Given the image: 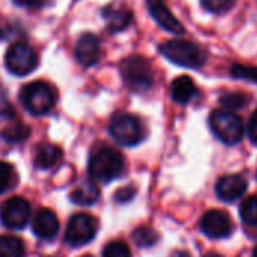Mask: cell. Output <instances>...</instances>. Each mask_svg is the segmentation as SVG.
I'll return each instance as SVG.
<instances>
[{"label":"cell","instance_id":"1","mask_svg":"<svg viewBox=\"0 0 257 257\" xmlns=\"http://www.w3.org/2000/svg\"><path fill=\"white\" fill-rule=\"evenodd\" d=\"M123 170H125V160L119 151L110 146H99L90 154L87 163V172L92 181L108 184L120 178Z\"/></svg>","mask_w":257,"mask_h":257},{"label":"cell","instance_id":"2","mask_svg":"<svg viewBox=\"0 0 257 257\" xmlns=\"http://www.w3.org/2000/svg\"><path fill=\"white\" fill-rule=\"evenodd\" d=\"M160 51L167 60L184 68L199 69L206 62V51L200 45L185 39L167 41L160 47Z\"/></svg>","mask_w":257,"mask_h":257},{"label":"cell","instance_id":"3","mask_svg":"<svg viewBox=\"0 0 257 257\" xmlns=\"http://www.w3.org/2000/svg\"><path fill=\"white\" fill-rule=\"evenodd\" d=\"M20 101L30 114L44 116L54 108L57 101V92L50 83L32 81L21 89Z\"/></svg>","mask_w":257,"mask_h":257},{"label":"cell","instance_id":"4","mask_svg":"<svg viewBox=\"0 0 257 257\" xmlns=\"http://www.w3.org/2000/svg\"><path fill=\"white\" fill-rule=\"evenodd\" d=\"M209 126L212 134L227 146L238 145L244 139L245 126L242 119L235 111L224 108L214 110L209 116Z\"/></svg>","mask_w":257,"mask_h":257},{"label":"cell","instance_id":"5","mask_svg":"<svg viewBox=\"0 0 257 257\" xmlns=\"http://www.w3.org/2000/svg\"><path fill=\"white\" fill-rule=\"evenodd\" d=\"M108 133L111 139L125 148L137 146L145 139V130L140 119L131 113H114L108 123Z\"/></svg>","mask_w":257,"mask_h":257},{"label":"cell","instance_id":"6","mask_svg":"<svg viewBox=\"0 0 257 257\" xmlns=\"http://www.w3.org/2000/svg\"><path fill=\"white\" fill-rule=\"evenodd\" d=\"M120 74L126 86L134 92L149 90L154 84V71L148 59L130 56L120 63Z\"/></svg>","mask_w":257,"mask_h":257},{"label":"cell","instance_id":"7","mask_svg":"<svg viewBox=\"0 0 257 257\" xmlns=\"http://www.w3.org/2000/svg\"><path fill=\"white\" fill-rule=\"evenodd\" d=\"M98 232V221L95 217L86 212L74 214L65 230V242L69 247L78 248L92 242Z\"/></svg>","mask_w":257,"mask_h":257},{"label":"cell","instance_id":"8","mask_svg":"<svg viewBox=\"0 0 257 257\" xmlns=\"http://www.w3.org/2000/svg\"><path fill=\"white\" fill-rule=\"evenodd\" d=\"M38 63L39 60L36 51L26 42L12 44L5 56V65L8 71L18 77L29 75L30 72H33Z\"/></svg>","mask_w":257,"mask_h":257},{"label":"cell","instance_id":"9","mask_svg":"<svg viewBox=\"0 0 257 257\" xmlns=\"http://www.w3.org/2000/svg\"><path fill=\"white\" fill-rule=\"evenodd\" d=\"M30 220V203L20 196L5 200L0 206V221L9 230H23Z\"/></svg>","mask_w":257,"mask_h":257},{"label":"cell","instance_id":"10","mask_svg":"<svg viewBox=\"0 0 257 257\" xmlns=\"http://www.w3.org/2000/svg\"><path fill=\"white\" fill-rule=\"evenodd\" d=\"M199 226L202 233L211 239L229 238L233 232V224L230 217L220 209H211L205 212Z\"/></svg>","mask_w":257,"mask_h":257},{"label":"cell","instance_id":"11","mask_svg":"<svg viewBox=\"0 0 257 257\" xmlns=\"http://www.w3.org/2000/svg\"><path fill=\"white\" fill-rule=\"evenodd\" d=\"M248 190L247 179L242 175H224L215 184V193L220 200L232 203L241 199Z\"/></svg>","mask_w":257,"mask_h":257},{"label":"cell","instance_id":"12","mask_svg":"<svg viewBox=\"0 0 257 257\" xmlns=\"http://www.w3.org/2000/svg\"><path fill=\"white\" fill-rule=\"evenodd\" d=\"M59 227L60 224L57 215L48 208H41L32 220L33 235L42 241L54 239L59 233Z\"/></svg>","mask_w":257,"mask_h":257},{"label":"cell","instance_id":"13","mask_svg":"<svg viewBox=\"0 0 257 257\" xmlns=\"http://www.w3.org/2000/svg\"><path fill=\"white\" fill-rule=\"evenodd\" d=\"M148 9L152 15V18L167 32L175 35H182L185 32L181 21L170 12L169 6L164 0H146Z\"/></svg>","mask_w":257,"mask_h":257},{"label":"cell","instance_id":"14","mask_svg":"<svg viewBox=\"0 0 257 257\" xmlns=\"http://www.w3.org/2000/svg\"><path fill=\"white\" fill-rule=\"evenodd\" d=\"M101 57V41L93 33H84L80 36L75 45V59L83 66H92L98 63Z\"/></svg>","mask_w":257,"mask_h":257},{"label":"cell","instance_id":"15","mask_svg":"<svg viewBox=\"0 0 257 257\" xmlns=\"http://www.w3.org/2000/svg\"><path fill=\"white\" fill-rule=\"evenodd\" d=\"M102 17L107 23V27L111 32H120L126 29L133 21V14L130 9L120 5H108L102 11Z\"/></svg>","mask_w":257,"mask_h":257},{"label":"cell","instance_id":"16","mask_svg":"<svg viewBox=\"0 0 257 257\" xmlns=\"http://www.w3.org/2000/svg\"><path fill=\"white\" fill-rule=\"evenodd\" d=\"M62 155L63 152L59 146L53 143H41L38 145L35 152V158H33L35 167H38L39 170L53 169L62 160Z\"/></svg>","mask_w":257,"mask_h":257},{"label":"cell","instance_id":"17","mask_svg":"<svg viewBox=\"0 0 257 257\" xmlns=\"http://www.w3.org/2000/svg\"><path fill=\"white\" fill-rule=\"evenodd\" d=\"M99 188L95 181H84L78 184L69 194L72 203L78 206H92L99 200Z\"/></svg>","mask_w":257,"mask_h":257},{"label":"cell","instance_id":"18","mask_svg":"<svg viewBox=\"0 0 257 257\" xmlns=\"http://www.w3.org/2000/svg\"><path fill=\"white\" fill-rule=\"evenodd\" d=\"M170 93L175 102L178 104H188L196 95H197V87L193 81L191 77L188 75H181L173 80Z\"/></svg>","mask_w":257,"mask_h":257},{"label":"cell","instance_id":"19","mask_svg":"<svg viewBox=\"0 0 257 257\" xmlns=\"http://www.w3.org/2000/svg\"><path fill=\"white\" fill-rule=\"evenodd\" d=\"M26 245L18 236L0 235V257H24Z\"/></svg>","mask_w":257,"mask_h":257},{"label":"cell","instance_id":"20","mask_svg":"<svg viewBox=\"0 0 257 257\" xmlns=\"http://www.w3.org/2000/svg\"><path fill=\"white\" fill-rule=\"evenodd\" d=\"M0 136L8 143H21L30 137V128L26 123L17 120V122L9 123L8 126H5L2 130Z\"/></svg>","mask_w":257,"mask_h":257},{"label":"cell","instance_id":"21","mask_svg":"<svg viewBox=\"0 0 257 257\" xmlns=\"http://www.w3.org/2000/svg\"><path fill=\"white\" fill-rule=\"evenodd\" d=\"M131 238L134 241V244L140 248H149L154 247L158 241H160V235L155 229H152L151 226H140L137 227L133 233Z\"/></svg>","mask_w":257,"mask_h":257},{"label":"cell","instance_id":"22","mask_svg":"<svg viewBox=\"0 0 257 257\" xmlns=\"http://www.w3.org/2000/svg\"><path fill=\"white\" fill-rule=\"evenodd\" d=\"M220 104L223 105L224 110L236 111V110L244 108L248 104V96L245 93H241V92L224 93L223 96H220Z\"/></svg>","mask_w":257,"mask_h":257},{"label":"cell","instance_id":"23","mask_svg":"<svg viewBox=\"0 0 257 257\" xmlns=\"http://www.w3.org/2000/svg\"><path fill=\"white\" fill-rule=\"evenodd\" d=\"M17 181L18 179L14 167L6 161H0V194H5L9 190H12Z\"/></svg>","mask_w":257,"mask_h":257},{"label":"cell","instance_id":"24","mask_svg":"<svg viewBox=\"0 0 257 257\" xmlns=\"http://www.w3.org/2000/svg\"><path fill=\"white\" fill-rule=\"evenodd\" d=\"M241 220L248 226H257V196L247 197L239 206Z\"/></svg>","mask_w":257,"mask_h":257},{"label":"cell","instance_id":"25","mask_svg":"<svg viewBox=\"0 0 257 257\" xmlns=\"http://www.w3.org/2000/svg\"><path fill=\"white\" fill-rule=\"evenodd\" d=\"M102 257H131V250L123 241H111L104 247Z\"/></svg>","mask_w":257,"mask_h":257},{"label":"cell","instance_id":"26","mask_svg":"<svg viewBox=\"0 0 257 257\" xmlns=\"http://www.w3.org/2000/svg\"><path fill=\"white\" fill-rule=\"evenodd\" d=\"M230 74L235 78H241V80H248L257 84V66H248V65H232L230 68Z\"/></svg>","mask_w":257,"mask_h":257},{"label":"cell","instance_id":"27","mask_svg":"<svg viewBox=\"0 0 257 257\" xmlns=\"http://www.w3.org/2000/svg\"><path fill=\"white\" fill-rule=\"evenodd\" d=\"M236 0H202V6L214 14L229 12L235 6Z\"/></svg>","mask_w":257,"mask_h":257},{"label":"cell","instance_id":"28","mask_svg":"<svg viewBox=\"0 0 257 257\" xmlns=\"http://www.w3.org/2000/svg\"><path fill=\"white\" fill-rule=\"evenodd\" d=\"M136 193H137V190H136L134 187H131V185L123 187V188H120V190H117V191H116V194H114V200H116V202H119V203H126V202H130V200H133V199H134Z\"/></svg>","mask_w":257,"mask_h":257},{"label":"cell","instance_id":"29","mask_svg":"<svg viewBox=\"0 0 257 257\" xmlns=\"http://www.w3.org/2000/svg\"><path fill=\"white\" fill-rule=\"evenodd\" d=\"M17 6L27 8V9H41L48 5L50 0H12Z\"/></svg>","mask_w":257,"mask_h":257},{"label":"cell","instance_id":"30","mask_svg":"<svg viewBox=\"0 0 257 257\" xmlns=\"http://www.w3.org/2000/svg\"><path fill=\"white\" fill-rule=\"evenodd\" d=\"M247 136L250 139V142L257 146V110L251 114L248 125H247Z\"/></svg>","mask_w":257,"mask_h":257},{"label":"cell","instance_id":"31","mask_svg":"<svg viewBox=\"0 0 257 257\" xmlns=\"http://www.w3.org/2000/svg\"><path fill=\"white\" fill-rule=\"evenodd\" d=\"M170 257H191V254H190L188 251H184V250H178V251L172 253V256H170Z\"/></svg>","mask_w":257,"mask_h":257},{"label":"cell","instance_id":"32","mask_svg":"<svg viewBox=\"0 0 257 257\" xmlns=\"http://www.w3.org/2000/svg\"><path fill=\"white\" fill-rule=\"evenodd\" d=\"M203 257H223V256H221V254H218V253H214V251H212V253H206Z\"/></svg>","mask_w":257,"mask_h":257},{"label":"cell","instance_id":"33","mask_svg":"<svg viewBox=\"0 0 257 257\" xmlns=\"http://www.w3.org/2000/svg\"><path fill=\"white\" fill-rule=\"evenodd\" d=\"M253 257H257V247L254 248V251H253Z\"/></svg>","mask_w":257,"mask_h":257},{"label":"cell","instance_id":"34","mask_svg":"<svg viewBox=\"0 0 257 257\" xmlns=\"http://www.w3.org/2000/svg\"><path fill=\"white\" fill-rule=\"evenodd\" d=\"M83 257H93L92 254H86V256H83Z\"/></svg>","mask_w":257,"mask_h":257},{"label":"cell","instance_id":"35","mask_svg":"<svg viewBox=\"0 0 257 257\" xmlns=\"http://www.w3.org/2000/svg\"><path fill=\"white\" fill-rule=\"evenodd\" d=\"M0 39H2V27H0Z\"/></svg>","mask_w":257,"mask_h":257},{"label":"cell","instance_id":"36","mask_svg":"<svg viewBox=\"0 0 257 257\" xmlns=\"http://www.w3.org/2000/svg\"><path fill=\"white\" fill-rule=\"evenodd\" d=\"M256 178H257V175H256Z\"/></svg>","mask_w":257,"mask_h":257}]
</instances>
